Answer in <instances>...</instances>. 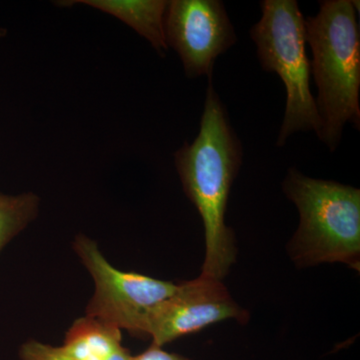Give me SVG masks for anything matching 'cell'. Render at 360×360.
<instances>
[{
    "instance_id": "9",
    "label": "cell",
    "mask_w": 360,
    "mask_h": 360,
    "mask_svg": "<svg viewBox=\"0 0 360 360\" xmlns=\"http://www.w3.org/2000/svg\"><path fill=\"white\" fill-rule=\"evenodd\" d=\"M82 4L110 14L148 40L161 56L168 46L165 40V18L168 1L165 0H80Z\"/></svg>"
},
{
    "instance_id": "6",
    "label": "cell",
    "mask_w": 360,
    "mask_h": 360,
    "mask_svg": "<svg viewBox=\"0 0 360 360\" xmlns=\"http://www.w3.org/2000/svg\"><path fill=\"white\" fill-rule=\"evenodd\" d=\"M167 46L179 54L188 78L212 77L219 56L238 37L219 0H172L165 18Z\"/></svg>"
},
{
    "instance_id": "3",
    "label": "cell",
    "mask_w": 360,
    "mask_h": 360,
    "mask_svg": "<svg viewBox=\"0 0 360 360\" xmlns=\"http://www.w3.org/2000/svg\"><path fill=\"white\" fill-rule=\"evenodd\" d=\"M283 191L300 217L290 243L293 262L302 267L340 262L359 271V189L290 168Z\"/></svg>"
},
{
    "instance_id": "7",
    "label": "cell",
    "mask_w": 360,
    "mask_h": 360,
    "mask_svg": "<svg viewBox=\"0 0 360 360\" xmlns=\"http://www.w3.org/2000/svg\"><path fill=\"white\" fill-rule=\"evenodd\" d=\"M245 322L248 312L234 302L222 281L201 276L177 284L176 290L149 317L146 336L162 347L177 338L198 333L217 322Z\"/></svg>"
},
{
    "instance_id": "4",
    "label": "cell",
    "mask_w": 360,
    "mask_h": 360,
    "mask_svg": "<svg viewBox=\"0 0 360 360\" xmlns=\"http://www.w3.org/2000/svg\"><path fill=\"white\" fill-rule=\"evenodd\" d=\"M262 16L250 37L264 70L276 72L286 89L285 112L276 146L281 148L297 131L319 134L321 120L310 91V61L305 44V20L295 0H264Z\"/></svg>"
},
{
    "instance_id": "2",
    "label": "cell",
    "mask_w": 360,
    "mask_h": 360,
    "mask_svg": "<svg viewBox=\"0 0 360 360\" xmlns=\"http://www.w3.org/2000/svg\"><path fill=\"white\" fill-rule=\"evenodd\" d=\"M316 16L305 20L312 51L310 73L319 89L315 99L321 120L317 136L335 151L343 127L360 129V37L350 0H324Z\"/></svg>"
},
{
    "instance_id": "12",
    "label": "cell",
    "mask_w": 360,
    "mask_h": 360,
    "mask_svg": "<svg viewBox=\"0 0 360 360\" xmlns=\"http://www.w3.org/2000/svg\"><path fill=\"white\" fill-rule=\"evenodd\" d=\"M7 33V30L6 28H0V39H2V37H6Z\"/></svg>"
},
{
    "instance_id": "10",
    "label": "cell",
    "mask_w": 360,
    "mask_h": 360,
    "mask_svg": "<svg viewBox=\"0 0 360 360\" xmlns=\"http://www.w3.org/2000/svg\"><path fill=\"white\" fill-rule=\"evenodd\" d=\"M39 208V198L37 194H0V252L35 219Z\"/></svg>"
},
{
    "instance_id": "1",
    "label": "cell",
    "mask_w": 360,
    "mask_h": 360,
    "mask_svg": "<svg viewBox=\"0 0 360 360\" xmlns=\"http://www.w3.org/2000/svg\"><path fill=\"white\" fill-rule=\"evenodd\" d=\"M243 156V146L210 77L200 134L193 143L186 142L175 153L174 160L184 193L200 212L205 227L201 276L219 281L229 274L238 255L225 212Z\"/></svg>"
},
{
    "instance_id": "11",
    "label": "cell",
    "mask_w": 360,
    "mask_h": 360,
    "mask_svg": "<svg viewBox=\"0 0 360 360\" xmlns=\"http://www.w3.org/2000/svg\"><path fill=\"white\" fill-rule=\"evenodd\" d=\"M132 360H191L181 355L169 354L162 349V347L151 345L146 352L137 356L132 357Z\"/></svg>"
},
{
    "instance_id": "5",
    "label": "cell",
    "mask_w": 360,
    "mask_h": 360,
    "mask_svg": "<svg viewBox=\"0 0 360 360\" xmlns=\"http://www.w3.org/2000/svg\"><path fill=\"white\" fill-rule=\"evenodd\" d=\"M73 248L96 285L86 316L132 335L146 336L149 317L172 295L177 284L116 269L96 241L84 234L75 238Z\"/></svg>"
},
{
    "instance_id": "8",
    "label": "cell",
    "mask_w": 360,
    "mask_h": 360,
    "mask_svg": "<svg viewBox=\"0 0 360 360\" xmlns=\"http://www.w3.org/2000/svg\"><path fill=\"white\" fill-rule=\"evenodd\" d=\"M132 357L123 347L122 330L89 316L71 326L59 347L30 340L20 349V360H132Z\"/></svg>"
}]
</instances>
